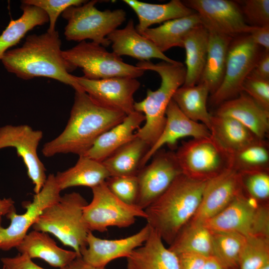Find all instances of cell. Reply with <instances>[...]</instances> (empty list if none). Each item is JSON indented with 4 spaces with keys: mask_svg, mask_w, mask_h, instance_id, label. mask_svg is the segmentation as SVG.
I'll return each instance as SVG.
<instances>
[{
    "mask_svg": "<svg viewBox=\"0 0 269 269\" xmlns=\"http://www.w3.org/2000/svg\"><path fill=\"white\" fill-rule=\"evenodd\" d=\"M61 46L56 30L29 35L22 46L8 50L1 61L8 72L22 79L46 77L68 85L75 91L84 92L75 76L70 74L74 69L63 58Z\"/></svg>",
    "mask_w": 269,
    "mask_h": 269,
    "instance_id": "1",
    "label": "cell"
},
{
    "mask_svg": "<svg viewBox=\"0 0 269 269\" xmlns=\"http://www.w3.org/2000/svg\"><path fill=\"white\" fill-rule=\"evenodd\" d=\"M126 116L98 105L85 92L75 91L65 129L43 145L42 153L45 157L61 153L84 155L102 134L120 123Z\"/></svg>",
    "mask_w": 269,
    "mask_h": 269,
    "instance_id": "2",
    "label": "cell"
},
{
    "mask_svg": "<svg viewBox=\"0 0 269 269\" xmlns=\"http://www.w3.org/2000/svg\"><path fill=\"white\" fill-rule=\"evenodd\" d=\"M206 181L182 173L144 210L147 224L162 241L170 245L181 228L192 218L200 205Z\"/></svg>",
    "mask_w": 269,
    "mask_h": 269,
    "instance_id": "3",
    "label": "cell"
},
{
    "mask_svg": "<svg viewBox=\"0 0 269 269\" xmlns=\"http://www.w3.org/2000/svg\"><path fill=\"white\" fill-rule=\"evenodd\" d=\"M136 66L145 71H155L161 78V84L157 90L148 89L145 98L134 104V111L143 114L145 117L144 124L137 130L135 135L151 146L164 128L166 110L174 93L184 83L186 68L179 61L157 64L139 61Z\"/></svg>",
    "mask_w": 269,
    "mask_h": 269,
    "instance_id": "4",
    "label": "cell"
},
{
    "mask_svg": "<svg viewBox=\"0 0 269 269\" xmlns=\"http://www.w3.org/2000/svg\"><path fill=\"white\" fill-rule=\"evenodd\" d=\"M87 203L78 192L65 194L44 209L32 225V229L52 234L81 256V252L87 247L90 231L83 221V208Z\"/></svg>",
    "mask_w": 269,
    "mask_h": 269,
    "instance_id": "5",
    "label": "cell"
},
{
    "mask_svg": "<svg viewBox=\"0 0 269 269\" xmlns=\"http://www.w3.org/2000/svg\"><path fill=\"white\" fill-rule=\"evenodd\" d=\"M98 1L70 6L62 13L67 20L64 33L67 40L80 42L90 39L105 47L111 44L107 37L126 20V13L123 9L100 10L96 7Z\"/></svg>",
    "mask_w": 269,
    "mask_h": 269,
    "instance_id": "6",
    "label": "cell"
},
{
    "mask_svg": "<svg viewBox=\"0 0 269 269\" xmlns=\"http://www.w3.org/2000/svg\"><path fill=\"white\" fill-rule=\"evenodd\" d=\"M203 223L212 232L269 238V203H259L242 190L225 209Z\"/></svg>",
    "mask_w": 269,
    "mask_h": 269,
    "instance_id": "7",
    "label": "cell"
},
{
    "mask_svg": "<svg viewBox=\"0 0 269 269\" xmlns=\"http://www.w3.org/2000/svg\"><path fill=\"white\" fill-rule=\"evenodd\" d=\"M62 54L74 70L77 67L81 68L84 73L83 77L88 79L117 77L136 78L145 71L136 65L125 62L121 57L93 42L81 41L70 49L62 50Z\"/></svg>",
    "mask_w": 269,
    "mask_h": 269,
    "instance_id": "8",
    "label": "cell"
},
{
    "mask_svg": "<svg viewBox=\"0 0 269 269\" xmlns=\"http://www.w3.org/2000/svg\"><path fill=\"white\" fill-rule=\"evenodd\" d=\"M182 173L206 181L231 167V156L211 136L192 138L175 152Z\"/></svg>",
    "mask_w": 269,
    "mask_h": 269,
    "instance_id": "9",
    "label": "cell"
},
{
    "mask_svg": "<svg viewBox=\"0 0 269 269\" xmlns=\"http://www.w3.org/2000/svg\"><path fill=\"white\" fill-rule=\"evenodd\" d=\"M91 189L92 200L83 211V221L90 231L104 232L110 227L127 228L134 224L137 217L146 218L144 210L119 199L105 181Z\"/></svg>",
    "mask_w": 269,
    "mask_h": 269,
    "instance_id": "10",
    "label": "cell"
},
{
    "mask_svg": "<svg viewBox=\"0 0 269 269\" xmlns=\"http://www.w3.org/2000/svg\"><path fill=\"white\" fill-rule=\"evenodd\" d=\"M263 51L249 34L233 37L229 46L226 69L222 82L210 95V103L218 106L238 97L242 92L243 83L250 74Z\"/></svg>",
    "mask_w": 269,
    "mask_h": 269,
    "instance_id": "11",
    "label": "cell"
},
{
    "mask_svg": "<svg viewBox=\"0 0 269 269\" xmlns=\"http://www.w3.org/2000/svg\"><path fill=\"white\" fill-rule=\"evenodd\" d=\"M61 191L55 175L50 174L41 190L34 195L32 201L24 203L26 209L24 213L17 214L15 209L10 212L5 216L10 221L6 228L2 226L0 216V250L7 251L16 248L44 209L60 199Z\"/></svg>",
    "mask_w": 269,
    "mask_h": 269,
    "instance_id": "12",
    "label": "cell"
},
{
    "mask_svg": "<svg viewBox=\"0 0 269 269\" xmlns=\"http://www.w3.org/2000/svg\"><path fill=\"white\" fill-rule=\"evenodd\" d=\"M136 175L138 193L135 205L144 210L160 196L182 171L175 152L159 149Z\"/></svg>",
    "mask_w": 269,
    "mask_h": 269,
    "instance_id": "13",
    "label": "cell"
},
{
    "mask_svg": "<svg viewBox=\"0 0 269 269\" xmlns=\"http://www.w3.org/2000/svg\"><path fill=\"white\" fill-rule=\"evenodd\" d=\"M43 132L27 125H7L0 127V149L8 147L16 149L27 169L35 194L43 187L47 179L46 168L40 160L37 149Z\"/></svg>",
    "mask_w": 269,
    "mask_h": 269,
    "instance_id": "14",
    "label": "cell"
},
{
    "mask_svg": "<svg viewBox=\"0 0 269 269\" xmlns=\"http://www.w3.org/2000/svg\"><path fill=\"white\" fill-rule=\"evenodd\" d=\"M183 2L200 16L208 31L235 37L248 34L251 26L246 21L236 1L229 0H187Z\"/></svg>",
    "mask_w": 269,
    "mask_h": 269,
    "instance_id": "15",
    "label": "cell"
},
{
    "mask_svg": "<svg viewBox=\"0 0 269 269\" xmlns=\"http://www.w3.org/2000/svg\"><path fill=\"white\" fill-rule=\"evenodd\" d=\"M76 79L91 99L98 105L126 115L134 112V95L140 87L136 78L117 77L90 80L75 76Z\"/></svg>",
    "mask_w": 269,
    "mask_h": 269,
    "instance_id": "16",
    "label": "cell"
},
{
    "mask_svg": "<svg viewBox=\"0 0 269 269\" xmlns=\"http://www.w3.org/2000/svg\"><path fill=\"white\" fill-rule=\"evenodd\" d=\"M242 190L240 173L232 168L207 180L200 205L189 221L203 223L225 209Z\"/></svg>",
    "mask_w": 269,
    "mask_h": 269,
    "instance_id": "17",
    "label": "cell"
},
{
    "mask_svg": "<svg viewBox=\"0 0 269 269\" xmlns=\"http://www.w3.org/2000/svg\"><path fill=\"white\" fill-rule=\"evenodd\" d=\"M151 228L146 225L136 233L129 237L115 240L98 238L89 231L87 247L81 252L84 261L96 267H106L110 262L122 257L127 258L147 239Z\"/></svg>",
    "mask_w": 269,
    "mask_h": 269,
    "instance_id": "18",
    "label": "cell"
},
{
    "mask_svg": "<svg viewBox=\"0 0 269 269\" xmlns=\"http://www.w3.org/2000/svg\"><path fill=\"white\" fill-rule=\"evenodd\" d=\"M210 135V132L206 126L187 117L172 99L166 110L164 128L142 159L141 168L165 144L172 148L176 145L178 139L185 137L196 138Z\"/></svg>",
    "mask_w": 269,
    "mask_h": 269,
    "instance_id": "19",
    "label": "cell"
},
{
    "mask_svg": "<svg viewBox=\"0 0 269 269\" xmlns=\"http://www.w3.org/2000/svg\"><path fill=\"white\" fill-rule=\"evenodd\" d=\"M107 38L112 43V52L120 57L129 56L139 61L157 58L170 63L178 62L166 56L153 42L139 33L132 19L124 28L114 30Z\"/></svg>",
    "mask_w": 269,
    "mask_h": 269,
    "instance_id": "20",
    "label": "cell"
},
{
    "mask_svg": "<svg viewBox=\"0 0 269 269\" xmlns=\"http://www.w3.org/2000/svg\"><path fill=\"white\" fill-rule=\"evenodd\" d=\"M215 115L237 120L259 138L265 139L269 133V112L244 92L219 105Z\"/></svg>",
    "mask_w": 269,
    "mask_h": 269,
    "instance_id": "21",
    "label": "cell"
},
{
    "mask_svg": "<svg viewBox=\"0 0 269 269\" xmlns=\"http://www.w3.org/2000/svg\"><path fill=\"white\" fill-rule=\"evenodd\" d=\"M143 114L134 111L128 115L122 122L102 134L84 154L103 162L122 146L135 137L134 131L144 122Z\"/></svg>",
    "mask_w": 269,
    "mask_h": 269,
    "instance_id": "22",
    "label": "cell"
},
{
    "mask_svg": "<svg viewBox=\"0 0 269 269\" xmlns=\"http://www.w3.org/2000/svg\"><path fill=\"white\" fill-rule=\"evenodd\" d=\"M127 269H179L177 255L166 248L160 236L151 228L141 246L127 258Z\"/></svg>",
    "mask_w": 269,
    "mask_h": 269,
    "instance_id": "23",
    "label": "cell"
},
{
    "mask_svg": "<svg viewBox=\"0 0 269 269\" xmlns=\"http://www.w3.org/2000/svg\"><path fill=\"white\" fill-rule=\"evenodd\" d=\"M20 254L30 259L38 258L52 267L61 269L79 256L74 251L58 247L47 233L33 230L27 234L16 248Z\"/></svg>",
    "mask_w": 269,
    "mask_h": 269,
    "instance_id": "24",
    "label": "cell"
},
{
    "mask_svg": "<svg viewBox=\"0 0 269 269\" xmlns=\"http://www.w3.org/2000/svg\"><path fill=\"white\" fill-rule=\"evenodd\" d=\"M202 23L199 14L194 13L163 22L154 28H148L141 33L150 40L162 53L174 47L183 48L187 34Z\"/></svg>",
    "mask_w": 269,
    "mask_h": 269,
    "instance_id": "25",
    "label": "cell"
},
{
    "mask_svg": "<svg viewBox=\"0 0 269 269\" xmlns=\"http://www.w3.org/2000/svg\"><path fill=\"white\" fill-rule=\"evenodd\" d=\"M123 1L136 13L138 23L135 29L140 34L154 24L163 23L195 12L179 0H171L163 4L149 3L136 0Z\"/></svg>",
    "mask_w": 269,
    "mask_h": 269,
    "instance_id": "26",
    "label": "cell"
},
{
    "mask_svg": "<svg viewBox=\"0 0 269 269\" xmlns=\"http://www.w3.org/2000/svg\"><path fill=\"white\" fill-rule=\"evenodd\" d=\"M109 177L110 175L102 162L84 155L79 156L73 166L55 175L61 191L75 186L92 188L105 181Z\"/></svg>",
    "mask_w": 269,
    "mask_h": 269,
    "instance_id": "27",
    "label": "cell"
},
{
    "mask_svg": "<svg viewBox=\"0 0 269 269\" xmlns=\"http://www.w3.org/2000/svg\"><path fill=\"white\" fill-rule=\"evenodd\" d=\"M209 131L211 136L230 155L260 139L241 123L228 117L212 115Z\"/></svg>",
    "mask_w": 269,
    "mask_h": 269,
    "instance_id": "28",
    "label": "cell"
},
{
    "mask_svg": "<svg viewBox=\"0 0 269 269\" xmlns=\"http://www.w3.org/2000/svg\"><path fill=\"white\" fill-rule=\"evenodd\" d=\"M209 34L206 60L199 83H205L211 95L223 80L228 48L233 37L212 31Z\"/></svg>",
    "mask_w": 269,
    "mask_h": 269,
    "instance_id": "29",
    "label": "cell"
},
{
    "mask_svg": "<svg viewBox=\"0 0 269 269\" xmlns=\"http://www.w3.org/2000/svg\"><path fill=\"white\" fill-rule=\"evenodd\" d=\"M150 147L135 135L134 138L102 162L110 176H136L141 168L142 160Z\"/></svg>",
    "mask_w": 269,
    "mask_h": 269,
    "instance_id": "30",
    "label": "cell"
},
{
    "mask_svg": "<svg viewBox=\"0 0 269 269\" xmlns=\"http://www.w3.org/2000/svg\"><path fill=\"white\" fill-rule=\"evenodd\" d=\"M209 34L202 25L192 29L184 39L186 76L183 86H193L200 81L207 55Z\"/></svg>",
    "mask_w": 269,
    "mask_h": 269,
    "instance_id": "31",
    "label": "cell"
},
{
    "mask_svg": "<svg viewBox=\"0 0 269 269\" xmlns=\"http://www.w3.org/2000/svg\"><path fill=\"white\" fill-rule=\"evenodd\" d=\"M209 94L207 86L199 82L191 86H181L174 93L172 100L187 117L203 124L209 130L212 115L207 106Z\"/></svg>",
    "mask_w": 269,
    "mask_h": 269,
    "instance_id": "32",
    "label": "cell"
},
{
    "mask_svg": "<svg viewBox=\"0 0 269 269\" xmlns=\"http://www.w3.org/2000/svg\"><path fill=\"white\" fill-rule=\"evenodd\" d=\"M22 14L15 20H11L0 35V60L8 49L16 45L34 27L49 22L47 14L41 8L21 1Z\"/></svg>",
    "mask_w": 269,
    "mask_h": 269,
    "instance_id": "33",
    "label": "cell"
},
{
    "mask_svg": "<svg viewBox=\"0 0 269 269\" xmlns=\"http://www.w3.org/2000/svg\"><path fill=\"white\" fill-rule=\"evenodd\" d=\"M168 249L175 254L193 252L213 256L211 231L203 223L189 221L179 231Z\"/></svg>",
    "mask_w": 269,
    "mask_h": 269,
    "instance_id": "34",
    "label": "cell"
},
{
    "mask_svg": "<svg viewBox=\"0 0 269 269\" xmlns=\"http://www.w3.org/2000/svg\"><path fill=\"white\" fill-rule=\"evenodd\" d=\"M265 139H258L231 155V167L239 173L269 171V146Z\"/></svg>",
    "mask_w": 269,
    "mask_h": 269,
    "instance_id": "35",
    "label": "cell"
},
{
    "mask_svg": "<svg viewBox=\"0 0 269 269\" xmlns=\"http://www.w3.org/2000/svg\"><path fill=\"white\" fill-rule=\"evenodd\" d=\"M211 232L213 256L226 266L238 269L239 257L246 237L233 232Z\"/></svg>",
    "mask_w": 269,
    "mask_h": 269,
    "instance_id": "36",
    "label": "cell"
},
{
    "mask_svg": "<svg viewBox=\"0 0 269 269\" xmlns=\"http://www.w3.org/2000/svg\"><path fill=\"white\" fill-rule=\"evenodd\" d=\"M269 264V238L246 237L240 253L238 269H260Z\"/></svg>",
    "mask_w": 269,
    "mask_h": 269,
    "instance_id": "37",
    "label": "cell"
},
{
    "mask_svg": "<svg viewBox=\"0 0 269 269\" xmlns=\"http://www.w3.org/2000/svg\"><path fill=\"white\" fill-rule=\"evenodd\" d=\"M240 174L243 192L259 203H268L269 171L241 172Z\"/></svg>",
    "mask_w": 269,
    "mask_h": 269,
    "instance_id": "38",
    "label": "cell"
},
{
    "mask_svg": "<svg viewBox=\"0 0 269 269\" xmlns=\"http://www.w3.org/2000/svg\"><path fill=\"white\" fill-rule=\"evenodd\" d=\"M105 183L119 199L128 205H135L138 193L136 176H110Z\"/></svg>",
    "mask_w": 269,
    "mask_h": 269,
    "instance_id": "39",
    "label": "cell"
},
{
    "mask_svg": "<svg viewBox=\"0 0 269 269\" xmlns=\"http://www.w3.org/2000/svg\"><path fill=\"white\" fill-rule=\"evenodd\" d=\"M22 1L36 6L42 9L47 15L49 26L47 32H54L57 18L67 8L80 5L87 1L84 0H24Z\"/></svg>",
    "mask_w": 269,
    "mask_h": 269,
    "instance_id": "40",
    "label": "cell"
},
{
    "mask_svg": "<svg viewBox=\"0 0 269 269\" xmlns=\"http://www.w3.org/2000/svg\"><path fill=\"white\" fill-rule=\"evenodd\" d=\"M243 15L253 26L269 25V0H245L238 1Z\"/></svg>",
    "mask_w": 269,
    "mask_h": 269,
    "instance_id": "41",
    "label": "cell"
},
{
    "mask_svg": "<svg viewBox=\"0 0 269 269\" xmlns=\"http://www.w3.org/2000/svg\"><path fill=\"white\" fill-rule=\"evenodd\" d=\"M242 91L263 109L269 112V80L249 74L243 83Z\"/></svg>",
    "mask_w": 269,
    "mask_h": 269,
    "instance_id": "42",
    "label": "cell"
},
{
    "mask_svg": "<svg viewBox=\"0 0 269 269\" xmlns=\"http://www.w3.org/2000/svg\"><path fill=\"white\" fill-rule=\"evenodd\" d=\"M1 269H45L35 264L28 256L20 254L14 257L0 259Z\"/></svg>",
    "mask_w": 269,
    "mask_h": 269,
    "instance_id": "43",
    "label": "cell"
},
{
    "mask_svg": "<svg viewBox=\"0 0 269 269\" xmlns=\"http://www.w3.org/2000/svg\"><path fill=\"white\" fill-rule=\"evenodd\" d=\"M176 255L179 269H202L208 258L193 252H183Z\"/></svg>",
    "mask_w": 269,
    "mask_h": 269,
    "instance_id": "44",
    "label": "cell"
},
{
    "mask_svg": "<svg viewBox=\"0 0 269 269\" xmlns=\"http://www.w3.org/2000/svg\"><path fill=\"white\" fill-rule=\"evenodd\" d=\"M248 34L255 44L269 51V25L264 26H251Z\"/></svg>",
    "mask_w": 269,
    "mask_h": 269,
    "instance_id": "45",
    "label": "cell"
},
{
    "mask_svg": "<svg viewBox=\"0 0 269 269\" xmlns=\"http://www.w3.org/2000/svg\"><path fill=\"white\" fill-rule=\"evenodd\" d=\"M250 75L269 80V51L264 50Z\"/></svg>",
    "mask_w": 269,
    "mask_h": 269,
    "instance_id": "46",
    "label": "cell"
},
{
    "mask_svg": "<svg viewBox=\"0 0 269 269\" xmlns=\"http://www.w3.org/2000/svg\"><path fill=\"white\" fill-rule=\"evenodd\" d=\"M61 269H106V268L94 267L84 261L81 256H78Z\"/></svg>",
    "mask_w": 269,
    "mask_h": 269,
    "instance_id": "47",
    "label": "cell"
},
{
    "mask_svg": "<svg viewBox=\"0 0 269 269\" xmlns=\"http://www.w3.org/2000/svg\"><path fill=\"white\" fill-rule=\"evenodd\" d=\"M202 269H233L223 264L216 257H208Z\"/></svg>",
    "mask_w": 269,
    "mask_h": 269,
    "instance_id": "48",
    "label": "cell"
},
{
    "mask_svg": "<svg viewBox=\"0 0 269 269\" xmlns=\"http://www.w3.org/2000/svg\"><path fill=\"white\" fill-rule=\"evenodd\" d=\"M14 209V202L11 198L0 199V216H5Z\"/></svg>",
    "mask_w": 269,
    "mask_h": 269,
    "instance_id": "49",
    "label": "cell"
},
{
    "mask_svg": "<svg viewBox=\"0 0 269 269\" xmlns=\"http://www.w3.org/2000/svg\"><path fill=\"white\" fill-rule=\"evenodd\" d=\"M260 269H269V264L266 265Z\"/></svg>",
    "mask_w": 269,
    "mask_h": 269,
    "instance_id": "50",
    "label": "cell"
}]
</instances>
